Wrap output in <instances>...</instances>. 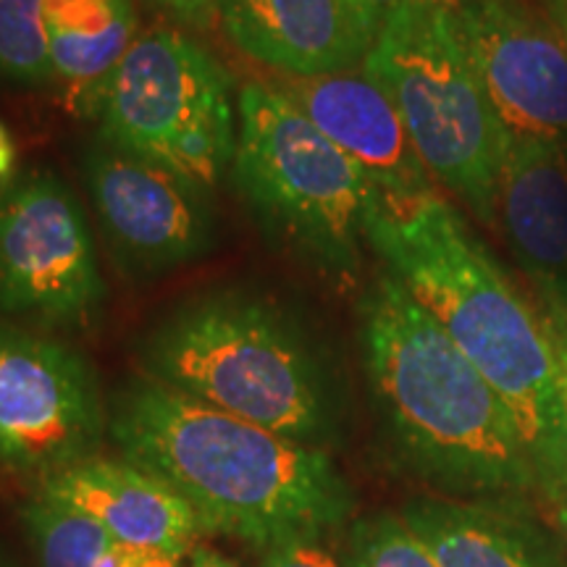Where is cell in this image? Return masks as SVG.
<instances>
[{
	"label": "cell",
	"mask_w": 567,
	"mask_h": 567,
	"mask_svg": "<svg viewBox=\"0 0 567 567\" xmlns=\"http://www.w3.org/2000/svg\"><path fill=\"white\" fill-rule=\"evenodd\" d=\"M111 439L124 460L193 507L205 534L266 551L321 542L352 517V488L321 446L203 405L142 373L111 396Z\"/></svg>",
	"instance_id": "7a4b0ae2"
},
{
	"label": "cell",
	"mask_w": 567,
	"mask_h": 567,
	"mask_svg": "<svg viewBox=\"0 0 567 567\" xmlns=\"http://www.w3.org/2000/svg\"><path fill=\"white\" fill-rule=\"evenodd\" d=\"M467 59L509 134L567 142V51L520 0H457Z\"/></svg>",
	"instance_id": "8fae6325"
},
{
	"label": "cell",
	"mask_w": 567,
	"mask_h": 567,
	"mask_svg": "<svg viewBox=\"0 0 567 567\" xmlns=\"http://www.w3.org/2000/svg\"><path fill=\"white\" fill-rule=\"evenodd\" d=\"M229 179L260 234L284 255L326 281L358 279L379 187L279 84L250 82L237 95Z\"/></svg>",
	"instance_id": "5b68a950"
},
{
	"label": "cell",
	"mask_w": 567,
	"mask_h": 567,
	"mask_svg": "<svg viewBox=\"0 0 567 567\" xmlns=\"http://www.w3.org/2000/svg\"><path fill=\"white\" fill-rule=\"evenodd\" d=\"M105 287L87 213L51 168L0 182V318L84 331L101 321Z\"/></svg>",
	"instance_id": "ba28073f"
},
{
	"label": "cell",
	"mask_w": 567,
	"mask_h": 567,
	"mask_svg": "<svg viewBox=\"0 0 567 567\" xmlns=\"http://www.w3.org/2000/svg\"><path fill=\"white\" fill-rule=\"evenodd\" d=\"M158 9L187 30H210L218 21V0H153Z\"/></svg>",
	"instance_id": "603a6c76"
},
{
	"label": "cell",
	"mask_w": 567,
	"mask_h": 567,
	"mask_svg": "<svg viewBox=\"0 0 567 567\" xmlns=\"http://www.w3.org/2000/svg\"><path fill=\"white\" fill-rule=\"evenodd\" d=\"M187 567H237L231 559H226L218 551L205 549V547H195L189 551V565Z\"/></svg>",
	"instance_id": "83f0119b"
},
{
	"label": "cell",
	"mask_w": 567,
	"mask_h": 567,
	"mask_svg": "<svg viewBox=\"0 0 567 567\" xmlns=\"http://www.w3.org/2000/svg\"><path fill=\"white\" fill-rule=\"evenodd\" d=\"M360 352L375 413L408 471L450 499L515 513L538 494L509 408L386 268L360 300Z\"/></svg>",
	"instance_id": "3957f363"
},
{
	"label": "cell",
	"mask_w": 567,
	"mask_h": 567,
	"mask_svg": "<svg viewBox=\"0 0 567 567\" xmlns=\"http://www.w3.org/2000/svg\"><path fill=\"white\" fill-rule=\"evenodd\" d=\"M534 302L542 316L544 329H547L551 350L557 358V373H559V394H563L565 408V423H567V292L563 289V281L555 279H538L534 289Z\"/></svg>",
	"instance_id": "44dd1931"
},
{
	"label": "cell",
	"mask_w": 567,
	"mask_h": 567,
	"mask_svg": "<svg viewBox=\"0 0 567 567\" xmlns=\"http://www.w3.org/2000/svg\"><path fill=\"white\" fill-rule=\"evenodd\" d=\"M439 567H557L544 542L515 509L423 496L402 507Z\"/></svg>",
	"instance_id": "e0dca14e"
},
{
	"label": "cell",
	"mask_w": 567,
	"mask_h": 567,
	"mask_svg": "<svg viewBox=\"0 0 567 567\" xmlns=\"http://www.w3.org/2000/svg\"><path fill=\"white\" fill-rule=\"evenodd\" d=\"M542 17L547 19L567 51V0H542Z\"/></svg>",
	"instance_id": "d4e9b609"
},
{
	"label": "cell",
	"mask_w": 567,
	"mask_h": 567,
	"mask_svg": "<svg viewBox=\"0 0 567 567\" xmlns=\"http://www.w3.org/2000/svg\"><path fill=\"white\" fill-rule=\"evenodd\" d=\"M142 375L260 429L326 450L337 431L331 373L287 302L216 287L158 316L137 347Z\"/></svg>",
	"instance_id": "277c9868"
},
{
	"label": "cell",
	"mask_w": 567,
	"mask_h": 567,
	"mask_svg": "<svg viewBox=\"0 0 567 567\" xmlns=\"http://www.w3.org/2000/svg\"><path fill=\"white\" fill-rule=\"evenodd\" d=\"M363 71L386 92L431 182L496 221L505 126L460 40L455 13L405 0L381 24Z\"/></svg>",
	"instance_id": "8992f818"
},
{
	"label": "cell",
	"mask_w": 567,
	"mask_h": 567,
	"mask_svg": "<svg viewBox=\"0 0 567 567\" xmlns=\"http://www.w3.org/2000/svg\"><path fill=\"white\" fill-rule=\"evenodd\" d=\"M258 567H344L318 542H289L264 551Z\"/></svg>",
	"instance_id": "7402d4cb"
},
{
	"label": "cell",
	"mask_w": 567,
	"mask_h": 567,
	"mask_svg": "<svg viewBox=\"0 0 567 567\" xmlns=\"http://www.w3.org/2000/svg\"><path fill=\"white\" fill-rule=\"evenodd\" d=\"M218 24L239 53L289 80L363 69L381 32L358 0H218Z\"/></svg>",
	"instance_id": "7c38bea8"
},
{
	"label": "cell",
	"mask_w": 567,
	"mask_h": 567,
	"mask_svg": "<svg viewBox=\"0 0 567 567\" xmlns=\"http://www.w3.org/2000/svg\"><path fill=\"white\" fill-rule=\"evenodd\" d=\"M40 567H95L116 538L80 509L32 492L21 509Z\"/></svg>",
	"instance_id": "ac0fdd59"
},
{
	"label": "cell",
	"mask_w": 567,
	"mask_h": 567,
	"mask_svg": "<svg viewBox=\"0 0 567 567\" xmlns=\"http://www.w3.org/2000/svg\"><path fill=\"white\" fill-rule=\"evenodd\" d=\"M97 134L122 151L210 189L237 151V97L216 55L189 34L155 24L113 71Z\"/></svg>",
	"instance_id": "52a82bcc"
},
{
	"label": "cell",
	"mask_w": 567,
	"mask_h": 567,
	"mask_svg": "<svg viewBox=\"0 0 567 567\" xmlns=\"http://www.w3.org/2000/svg\"><path fill=\"white\" fill-rule=\"evenodd\" d=\"M95 567H182V557L161 549L130 547V544L113 542Z\"/></svg>",
	"instance_id": "cb8c5ba5"
},
{
	"label": "cell",
	"mask_w": 567,
	"mask_h": 567,
	"mask_svg": "<svg viewBox=\"0 0 567 567\" xmlns=\"http://www.w3.org/2000/svg\"><path fill=\"white\" fill-rule=\"evenodd\" d=\"M350 567H439L423 538L400 513H375L352 523Z\"/></svg>",
	"instance_id": "ffe728a7"
},
{
	"label": "cell",
	"mask_w": 567,
	"mask_h": 567,
	"mask_svg": "<svg viewBox=\"0 0 567 567\" xmlns=\"http://www.w3.org/2000/svg\"><path fill=\"white\" fill-rule=\"evenodd\" d=\"M358 3L365 6V9L371 11L373 17L381 21V24H384V19L389 17V13L400 9V6L405 3V0H358Z\"/></svg>",
	"instance_id": "f1b7e54d"
},
{
	"label": "cell",
	"mask_w": 567,
	"mask_h": 567,
	"mask_svg": "<svg viewBox=\"0 0 567 567\" xmlns=\"http://www.w3.org/2000/svg\"><path fill=\"white\" fill-rule=\"evenodd\" d=\"M496 218L538 279L567 276V147L502 134Z\"/></svg>",
	"instance_id": "9a60e30c"
},
{
	"label": "cell",
	"mask_w": 567,
	"mask_h": 567,
	"mask_svg": "<svg viewBox=\"0 0 567 567\" xmlns=\"http://www.w3.org/2000/svg\"><path fill=\"white\" fill-rule=\"evenodd\" d=\"M48 61L71 109L95 116L113 71L137 40L132 0H42Z\"/></svg>",
	"instance_id": "2e32d148"
},
{
	"label": "cell",
	"mask_w": 567,
	"mask_h": 567,
	"mask_svg": "<svg viewBox=\"0 0 567 567\" xmlns=\"http://www.w3.org/2000/svg\"><path fill=\"white\" fill-rule=\"evenodd\" d=\"M279 87L381 193L413 195L434 187L394 103L363 69L287 80Z\"/></svg>",
	"instance_id": "4fadbf2b"
},
{
	"label": "cell",
	"mask_w": 567,
	"mask_h": 567,
	"mask_svg": "<svg viewBox=\"0 0 567 567\" xmlns=\"http://www.w3.org/2000/svg\"><path fill=\"white\" fill-rule=\"evenodd\" d=\"M13 174H17V140L0 122V182L11 179Z\"/></svg>",
	"instance_id": "484cf974"
},
{
	"label": "cell",
	"mask_w": 567,
	"mask_h": 567,
	"mask_svg": "<svg viewBox=\"0 0 567 567\" xmlns=\"http://www.w3.org/2000/svg\"><path fill=\"white\" fill-rule=\"evenodd\" d=\"M0 82L24 90L53 87L42 0H0Z\"/></svg>",
	"instance_id": "d6986e66"
},
{
	"label": "cell",
	"mask_w": 567,
	"mask_h": 567,
	"mask_svg": "<svg viewBox=\"0 0 567 567\" xmlns=\"http://www.w3.org/2000/svg\"><path fill=\"white\" fill-rule=\"evenodd\" d=\"M544 505L549 507L551 523L557 526L559 538H563V544L567 549V492H559L555 496H549V499H544Z\"/></svg>",
	"instance_id": "4316f807"
},
{
	"label": "cell",
	"mask_w": 567,
	"mask_h": 567,
	"mask_svg": "<svg viewBox=\"0 0 567 567\" xmlns=\"http://www.w3.org/2000/svg\"><path fill=\"white\" fill-rule=\"evenodd\" d=\"M34 492L80 509L97 520L118 544L187 557L203 534L193 507L130 460L92 457L42 481Z\"/></svg>",
	"instance_id": "5bb4252c"
},
{
	"label": "cell",
	"mask_w": 567,
	"mask_h": 567,
	"mask_svg": "<svg viewBox=\"0 0 567 567\" xmlns=\"http://www.w3.org/2000/svg\"><path fill=\"white\" fill-rule=\"evenodd\" d=\"M111 436L101 375L74 344L0 318V471L42 481L97 457Z\"/></svg>",
	"instance_id": "9c48e42d"
},
{
	"label": "cell",
	"mask_w": 567,
	"mask_h": 567,
	"mask_svg": "<svg viewBox=\"0 0 567 567\" xmlns=\"http://www.w3.org/2000/svg\"><path fill=\"white\" fill-rule=\"evenodd\" d=\"M368 245L450 334L513 413L538 496L567 492V423L557 358L528 300L434 187L375 195Z\"/></svg>",
	"instance_id": "6da1fadb"
},
{
	"label": "cell",
	"mask_w": 567,
	"mask_h": 567,
	"mask_svg": "<svg viewBox=\"0 0 567 567\" xmlns=\"http://www.w3.org/2000/svg\"><path fill=\"white\" fill-rule=\"evenodd\" d=\"M82 184L103 243L134 279L195 264L218 243L210 189L111 145L101 134L82 153Z\"/></svg>",
	"instance_id": "30bf717a"
}]
</instances>
